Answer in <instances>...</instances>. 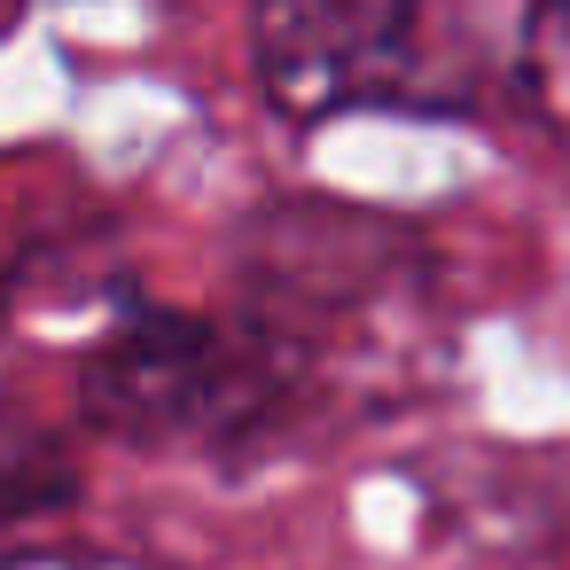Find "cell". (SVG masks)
Returning a JSON list of instances; mask_svg holds the SVG:
<instances>
[{"instance_id": "obj_3", "label": "cell", "mask_w": 570, "mask_h": 570, "mask_svg": "<svg viewBox=\"0 0 570 570\" xmlns=\"http://www.w3.org/2000/svg\"><path fill=\"white\" fill-rule=\"evenodd\" d=\"M79 492V469L71 453L32 430V422H0V523H24V515H48Z\"/></svg>"}, {"instance_id": "obj_1", "label": "cell", "mask_w": 570, "mask_h": 570, "mask_svg": "<svg viewBox=\"0 0 570 570\" xmlns=\"http://www.w3.org/2000/svg\"><path fill=\"white\" fill-rule=\"evenodd\" d=\"M313 352L258 313H180L134 297L79 367V414L118 445H243L289 414Z\"/></svg>"}, {"instance_id": "obj_4", "label": "cell", "mask_w": 570, "mask_h": 570, "mask_svg": "<svg viewBox=\"0 0 570 570\" xmlns=\"http://www.w3.org/2000/svg\"><path fill=\"white\" fill-rule=\"evenodd\" d=\"M515 79L523 102L554 141H570V0H531L523 40H515Z\"/></svg>"}, {"instance_id": "obj_5", "label": "cell", "mask_w": 570, "mask_h": 570, "mask_svg": "<svg viewBox=\"0 0 570 570\" xmlns=\"http://www.w3.org/2000/svg\"><path fill=\"white\" fill-rule=\"evenodd\" d=\"M0 570H149V562L102 554V547H24V554H0Z\"/></svg>"}, {"instance_id": "obj_2", "label": "cell", "mask_w": 570, "mask_h": 570, "mask_svg": "<svg viewBox=\"0 0 570 570\" xmlns=\"http://www.w3.org/2000/svg\"><path fill=\"white\" fill-rule=\"evenodd\" d=\"M250 71L274 118L328 126L344 110H469L430 0H250Z\"/></svg>"}, {"instance_id": "obj_6", "label": "cell", "mask_w": 570, "mask_h": 570, "mask_svg": "<svg viewBox=\"0 0 570 570\" xmlns=\"http://www.w3.org/2000/svg\"><path fill=\"white\" fill-rule=\"evenodd\" d=\"M0 305H9V282H0Z\"/></svg>"}]
</instances>
